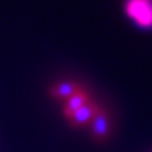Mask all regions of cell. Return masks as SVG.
I'll return each mask as SVG.
<instances>
[{
    "label": "cell",
    "mask_w": 152,
    "mask_h": 152,
    "mask_svg": "<svg viewBox=\"0 0 152 152\" xmlns=\"http://www.w3.org/2000/svg\"><path fill=\"white\" fill-rule=\"evenodd\" d=\"M126 15L143 29L152 28V0H127Z\"/></svg>",
    "instance_id": "obj_1"
},
{
    "label": "cell",
    "mask_w": 152,
    "mask_h": 152,
    "mask_svg": "<svg viewBox=\"0 0 152 152\" xmlns=\"http://www.w3.org/2000/svg\"><path fill=\"white\" fill-rule=\"evenodd\" d=\"M89 127L93 140L98 143H104L112 133V119L108 110L100 107L93 121L90 122Z\"/></svg>",
    "instance_id": "obj_2"
},
{
    "label": "cell",
    "mask_w": 152,
    "mask_h": 152,
    "mask_svg": "<svg viewBox=\"0 0 152 152\" xmlns=\"http://www.w3.org/2000/svg\"><path fill=\"white\" fill-rule=\"evenodd\" d=\"M99 109H100V105H99L98 103L90 100L89 103H86L84 107L80 108L79 110H76L72 115L69 118L67 119L69 124L74 128H81V127L89 126Z\"/></svg>",
    "instance_id": "obj_3"
},
{
    "label": "cell",
    "mask_w": 152,
    "mask_h": 152,
    "mask_svg": "<svg viewBox=\"0 0 152 152\" xmlns=\"http://www.w3.org/2000/svg\"><path fill=\"white\" fill-rule=\"evenodd\" d=\"M81 89H83L81 85L75 81H61V83L55 84L53 86H51L48 93L55 100L66 102L74 94L80 91Z\"/></svg>",
    "instance_id": "obj_4"
},
{
    "label": "cell",
    "mask_w": 152,
    "mask_h": 152,
    "mask_svg": "<svg viewBox=\"0 0 152 152\" xmlns=\"http://www.w3.org/2000/svg\"><path fill=\"white\" fill-rule=\"evenodd\" d=\"M91 99H90V95L85 91L84 89H81L80 91H77L76 94H74L72 96H71L70 99H67V100L65 102L64 104V117L66 118V119H69V118L72 115V114L79 110L81 107H84L86 103H89Z\"/></svg>",
    "instance_id": "obj_5"
}]
</instances>
